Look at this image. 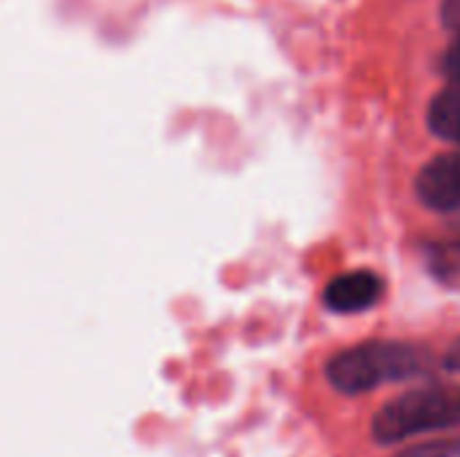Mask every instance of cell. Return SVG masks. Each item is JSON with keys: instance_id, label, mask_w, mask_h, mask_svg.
<instances>
[{"instance_id": "obj_9", "label": "cell", "mask_w": 460, "mask_h": 457, "mask_svg": "<svg viewBox=\"0 0 460 457\" xmlns=\"http://www.w3.org/2000/svg\"><path fill=\"white\" fill-rule=\"evenodd\" d=\"M445 70H447L450 78H460V35L445 54Z\"/></svg>"}, {"instance_id": "obj_8", "label": "cell", "mask_w": 460, "mask_h": 457, "mask_svg": "<svg viewBox=\"0 0 460 457\" xmlns=\"http://www.w3.org/2000/svg\"><path fill=\"white\" fill-rule=\"evenodd\" d=\"M442 24L460 35V0H442Z\"/></svg>"}, {"instance_id": "obj_4", "label": "cell", "mask_w": 460, "mask_h": 457, "mask_svg": "<svg viewBox=\"0 0 460 457\" xmlns=\"http://www.w3.org/2000/svg\"><path fill=\"white\" fill-rule=\"evenodd\" d=\"M385 286L383 277L372 269H353L345 272L340 277H334L326 291H323V304L332 312H342V315H353V312H364L369 307H375L383 296Z\"/></svg>"}, {"instance_id": "obj_6", "label": "cell", "mask_w": 460, "mask_h": 457, "mask_svg": "<svg viewBox=\"0 0 460 457\" xmlns=\"http://www.w3.org/2000/svg\"><path fill=\"white\" fill-rule=\"evenodd\" d=\"M429 267L445 286L460 288V242L434 245L429 253Z\"/></svg>"}, {"instance_id": "obj_3", "label": "cell", "mask_w": 460, "mask_h": 457, "mask_svg": "<svg viewBox=\"0 0 460 457\" xmlns=\"http://www.w3.org/2000/svg\"><path fill=\"white\" fill-rule=\"evenodd\" d=\"M418 199L439 213L460 210V151L434 156L415 180Z\"/></svg>"}, {"instance_id": "obj_7", "label": "cell", "mask_w": 460, "mask_h": 457, "mask_svg": "<svg viewBox=\"0 0 460 457\" xmlns=\"http://www.w3.org/2000/svg\"><path fill=\"white\" fill-rule=\"evenodd\" d=\"M396 457H460V439H434L402 450Z\"/></svg>"}, {"instance_id": "obj_2", "label": "cell", "mask_w": 460, "mask_h": 457, "mask_svg": "<svg viewBox=\"0 0 460 457\" xmlns=\"http://www.w3.org/2000/svg\"><path fill=\"white\" fill-rule=\"evenodd\" d=\"M460 426V399L437 391L420 388L388 401L372 420V436L377 444H399L423 431H445Z\"/></svg>"}, {"instance_id": "obj_10", "label": "cell", "mask_w": 460, "mask_h": 457, "mask_svg": "<svg viewBox=\"0 0 460 457\" xmlns=\"http://www.w3.org/2000/svg\"><path fill=\"white\" fill-rule=\"evenodd\" d=\"M445 369H447V372H458L460 374V337L450 345V350H447V356H445Z\"/></svg>"}, {"instance_id": "obj_5", "label": "cell", "mask_w": 460, "mask_h": 457, "mask_svg": "<svg viewBox=\"0 0 460 457\" xmlns=\"http://www.w3.org/2000/svg\"><path fill=\"white\" fill-rule=\"evenodd\" d=\"M429 129L447 143H460V78H450V83L431 100Z\"/></svg>"}, {"instance_id": "obj_1", "label": "cell", "mask_w": 460, "mask_h": 457, "mask_svg": "<svg viewBox=\"0 0 460 457\" xmlns=\"http://www.w3.org/2000/svg\"><path fill=\"white\" fill-rule=\"evenodd\" d=\"M423 372H426V358L418 347L404 342H385V339H375L342 350L326 366L329 382L345 396H358L385 382L412 380Z\"/></svg>"}, {"instance_id": "obj_11", "label": "cell", "mask_w": 460, "mask_h": 457, "mask_svg": "<svg viewBox=\"0 0 460 457\" xmlns=\"http://www.w3.org/2000/svg\"><path fill=\"white\" fill-rule=\"evenodd\" d=\"M458 229H460V224H458Z\"/></svg>"}]
</instances>
